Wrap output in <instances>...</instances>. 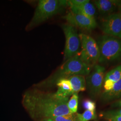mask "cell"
I'll list each match as a JSON object with an SVG mask.
<instances>
[{"mask_svg": "<svg viewBox=\"0 0 121 121\" xmlns=\"http://www.w3.org/2000/svg\"><path fill=\"white\" fill-rule=\"evenodd\" d=\"M82 106L86 110L95 111L96 104L94 101L91 99H84L82 102Z\"/></svg>", "mask_w": 121, "mask_h": 121, "instance_id": "cell-19", "label": "cell"}, {"mask_svg": "<svg viewBox=\"0 0 121 121\" xmlns=\"http://www.w3.org/2000/svg\"><path fill=\"white\" fill-rule=\"evenodd\" d=\"M118 12L119 13H120V16H121V7H120L119 8H118Z\"/></svg>", "mask_w": 121, "mask_h": 121, "instance_id": "cell-25", "label": "cell"}, {"mask_svg": "<svg viewBox=\"0 0 121 121\" xmlns=\"http://www.w3.org/2000/svg\"><path fill=\"white\" fill-rule=\"evenodd\" d=\"M69 97L59 98L55 93H49L33 88L25 91L22 104L30 117L35 121L72 113L68 108Z\"/></svg>", "mask_w": 121, "mask_h": 121, "instance_id": "cell-1", "label": "cell"}, {"mask_svg": "<svg viewBox=\"0 0 121 121\" xmlns=\"http://www.w3.org/2000/svg\"><path fill=\"white\" fill-rule=\"evenodd\" d=\"M92 69L82 60L79 54H78L65 61L51 76L35 85V86L37 87H48L56 84V82L61 79L68 78L75 75L87 76Z\"/></svg>", "mask_w": 121, "mask_h": 121, "instance_id": "cell-2", "label": "cell"}, {"mask_svg": "<svg viewBox=\"0 0 121 121\" xmlns=\"http://www.w3.org/2000/svg\"><path fill=\"white\" fill-rule=\"evenodd\" d=\"M63 18L70 25L83 30L91 31L95 29L97 26L95 18L89 17L80 13H73L71 11Z\"/></svg>", "mask_w": 121, "mask_h": 121, "instance_id": "cell-9", "label": "cell"}, {"mask_svg": "<svg viewBox=\"0 0 121 121\" xmlns=\"http://www.w3.org/2000/svg\"><path fill=\"white\" fill-rule=\"evenodd\" d=\"M93 3L99 13L105 16L114 13L121 6V0H95Z\"/></svg>", "mask_w": 121, "mask_h": 121, "instance_id": "cell-10", "label": "cell"}, {"mask_svg": "<svg viewBox=\"0 0 121 121\" xmlns=\"http://www.w3.org/2000/svg\"><path fill=\"white\" fill-rule=\"evenodd\" d=\"M43 121H55L54 120L52 119L51 118H48V119H46L45 120H44Z\"/></svg>", "mask_w": 121, "mask_h": 121, "instance_id": "cell-24", "label": "cell"}, {"mask_svg": "<svg viewBox=\"0 0 121 121\" xmlns=\"http://www.w3.org/2000/svg\"><path fill=\"white\" fill-rule=\"evenodd\" d=\"M104 119L107 121H121V116H112L105 117Z\"/></svg>", "mask_w": 121, "mask_h": 121, "instance_id": "cell-22", "label": "cell"}, {"mask_svg": "<svg viewBox=\"0 0 121 121\" xmlns=\"http://www.w3.org/2000/svg\"><path fill=\"white\" fill-rule=\"evenodd\" d=\"M121 78V64L105 73L104 78V91L112 89L114 84Z\"/></svg>", "mask_w": 121, "mask_h": 121, "instance_id": "cell-11", "label": "cell"}, {"mask_svg": "<svg viewBox=\"0 0 121 121\" xmlns=\"http://www.w3.org/2000/svg\"><path fill=\"white\" fill-rule=\"evenodd\" d=\"M78 96L77 93H73L69 99L67 106L72 113H76L78 110Z\"/></svg>", "mask_w": 121, "mask_h": 121, "instance_id": "cell-17", "label": "cell"}, {"mask_svg": "<svg viewBox=\"0 0 121 121\" xmlns=\"http://www.w3.org/2000/svg\"><path fill=\"white\" fill-rule=\"evenodd\" d=\"M111 107L113 108H121V98L115 100L111 105Z\"/></svg>", "mask_w": 121, "mask_h": 121, "instance_id": "cell-23", "label": "cell"}, {"mask_svg": "<svg viewBox=\"0 0 121 121\" xmlns=\"http://www.w3.org/2000/svg\"><path fill=\"white\" fill-rule=\"evenodd\" d=\"M67 6L66 0H40L34 14L26 26L30 30L46 21L52 16L61 12Z\"/></svg>", "mask_w": 121, "mask_h": 121, "instance_id": "cell-4", "label": "cell"}, {"mask_svg": "<svg viewBox=\"0 0 121 121\" xmlns=\"http://www.w3.org/2000/svg\"><path fill=\"white\" fill-rule=\"evenodd\" d=\"M70 10L73 13L82 14L92 18H95L96 13V8L90 0L78 7L71 8Z\"/></svg>", "mask_w": 121, "mask_h": 121, "instance_id": "cell-14", "label": "cell"}, {"mask_svg": "<svg viewBox=\"0 0 121 121\" xmlns=\"http://www.w3.org/2000/svg\"><path fill=\"white\" fill-rule=\"evenodd\" d=\"M100 28L104 35L121 39V17L119 13L114 12L103 17Z\"/></svg>", "mask_w": 121, "mask_h": 121, "instance_id": "cell-8", "label": "cell"}, {"mask_svg": "<svg viewBox=\"0 0 121 121\" xmlns=\"http://www.w3.org/2000/svg\"><path fill=\"white\" fill-rule=\"evenodd\" d=\"M105 72V68L104 66L97 64L92 68L86 77V88L93 99L97 98L102 93Z\"/></svg>", "mask_w": 121, "mask_h": 121, "instance_id": "cell-6", "label": "cell"}, {"mask_svg": "<svg viewBox=\"0 0 121 121\" xmlns=\"http://www.w3.org/2000/svg\"><path fill=\"white\" fill-rule=\"evenodd\" d=\"M69 80L73 89V93H77L86 89V82L85 76L75 75L68 78Z\"/></svg>", "mask_w": 121, "mask_h": 121, "instance_id": "cell-15", "label": "cell"}, {"mask_svg": "<svg viewBox=\"0 0 121 121\" xmlns=\"http://www.w3.org/2000/svg\"><path fill=\"white\" fill-rule=\"evenodd\" d=\"M96 42L99 52L98 64L103 65L121 62V39L103 35Z\"/></svg>", "mask_w": 121, "mask_h": 121, "instance_id": "cell-3", "label": "cell"}, {"mask_svg": "<svg viewBox=\"0 0 121 121\" xmlns=\"http://www.w3.org/2000/svg\"><path fill=\"white\" fill-rule=\"evenodd\" d=\"M101 117L103 118L112 116H121V108H117L115 109L108 110L102 112L100 113Z\"/></svg>", "mask_w": 121, "mask_h": 121, "instance_id": "cell-20", "label": "cell"}, {"mask_svg": "<svg viewBox=\"0 0 121 121\" xmlns=\"http://www.w3.org/2000/svg\"><path fill=\"white\" fill-rule=\"evenodd\" d=\"M65 38L64 61L79 54L80 51L81 42L79 35L74 27L69 24L62 26Z\"/></svg>", "mask_w": 121, "mask_h": 121, "instance_id": "cell-7", "label": "cell"}, {"mask_svg": "<svg viewBox=\"0 0 121 121\" xmlns=\"http://www.w3.org/2000/svg\"><path fill=\"white\" fill-rule=\"evenodd\" d=\"M88 0H67V6L70 9L77 8L88 1Z\"/></svg>", "mask_w": 121, "mask_h": 121, "instance_id": "cell-21", "label": "cell"}, {"mask_svg": "<svg viewBox=\"0 0 121 121\" xmlns=\"http://www.w3.org/2000/svg\"><path fill=\"white\" fill-rule=\"evenodd\" d=\"M121 98V78L116 82L112 89L108 91L102 92L101 100L104 102L113 101Z\"/></svg>", "mask_w": 121, "mask_h": 121, "instance_id": "cell-12", "label": "cell"}, {"mask_svg": "<svg viewBox=\"0 0 121 121\" xmlns=\"http://www.w3.org/2000/svg\"><path fill=\"white\" fill-rule=\"evenodd\" d=\"M57 90L55 94L57 97L64 98L69 97L73 94V89L70 82L68 78H63L56 82Z\"/></svg>", "mask_w": 121, "mask_h": 121, "instance_id": "cell-13", "label": "cell"}, {"mask_svg": "<svg viewBox=\"0 0 121 121\" xmlns=\"http://www.w3.org/2000/svg\"><path fill=\"white\" fill-rule=\"evenodd\" d=\"M51 119L55 121H78L76 113L54 117Z\"/></svg>", "mask_w": 121, "mask_h": 121, "instance_id": "cell-18", "label": "cell"}, {"mask_svg": "<svg viewBox=\"0 0 121 121\" xmlns=\"http://www.w3.org/2000/svg\"><path fill=\"white\" fill-rule=\"evenodd\" d=\"M76 115L78 121H89L96 119L97 118L95 111L86 110L82 113H76Z\"/></svg>", "mask_w": 121, "mask_h": 121, "instance_id": "cell-16", "label": "cell"}, {"mask_svg": "<svg viewBox=\"0 0 121 121\" xmlns=\"http://www.w3.org/2000/svg\"><path fill=\"white\" fill-rule=\"evenodd\" d=\"M79 36L81 42L80 57L85 64L92 68L98 63V45L95 40L89 35L81 33Z\"/></svg>", "mask_w": 121, "mask_h": 121, "instance_id": "cell-5", "label": "cell"}]
</instances>
